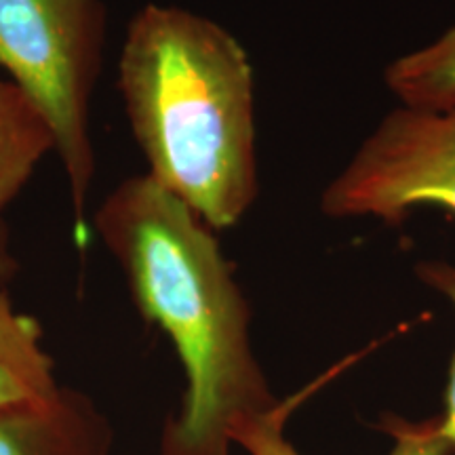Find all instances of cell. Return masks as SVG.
Returning <instances> with one entry per match:
<instances>
[{"instance_id":"obj_3","label":"cell","mask_w":455,"mask_h":455,"mask_svg":"<svg viewBox=\"0 0 455 455\" xmlns=\"http://www.w3.org/2000/svg\"><path fill=\"white\" fill-rule=\"evenodd\" d=\"M106 20L104 0H0V68L53 135L78 244L87 243L95 173L89 112L104 60Z\"/></svg>"},{"instance_id":"obj_1","label":"cell","mask_w":455,"mask_h":455,"mask_svg":"<svg viewBox=\"0 0 455 455\" xmlns=\"http://www.w3.org/2000/svg\"><path fill=\"white\" fill-rule=\"evenodd\" d=\"M140 315L173 341L186 375L161 455H230L232 430L281 398L251 344V310L215 230L150 175L121 181L93 218Z\"/></svg>"},{"instance_id":"obj_8","label":"cell","mask_w":455,"mask_h":455,"mask_svg":"<svg viewBox=\"0 0 455 455\" xmlns=\"http://www.w3.org/2000/svg\"><path fill=\"white\" fill-rule=\"evenodd\" d=\"M49 152L55 144L47 123L13 83L0 81V212L21 195Z\"/></svg>"},{"instance_id":"obj_5","label":"cell","mask_w":455,"mask_h":455,"mask_svg":"<svg viewBox=\"0 0 455 455\" xmlns=\"http://www.w3.org/2000/svg\"><path fill=\"white\" fill-rule=\"evenodd\" d=\"M112 443L95 403L64 386L38 405L0 409V455H110Z\"/></svg>"},{"instance_id":"obj_10","label":"cell","mask_w":455,"mask_h":455,"mask_svg":"<svg viewBox=\"0 0 455 455\" xmlns=\"http://www.w3.org/2000/svg\"><path fill=\"white\" fill-rule=\"evenodd\" d=\"M419 281L426 287L435 289L443 298H447L455 306V264L451 261H419L415 266ZM439 430L449 445L451 451H455V355L451 358V367H449V379H447V392H445V411L439 418Z\"/></svg>"},{"instance_id":"obj_6","label":"cell","mask_w":455,"mask_h":455,"mask_svg":"<svg viewBox=\"0 0 455 455\" xmlns=\"http://www.w3.org/2000/svg\"><path fill=\"white\" fill-rule=\"evenodd\" d=\"M338 373V369L329 371L325 378L316 379L295 392L289 398H283L272 411L244 419L232 430V445H238L247 455H301L287 436V424L291 413L306 398L315 395L329 378ZM386 435L392 439L388 455H451V445L443 439L439 430V418L409 419L401 415H384L379 422Z\"/></svg>"},{"instance_id":"obj_2","label":"cell","mask_w":455,"mask_h":455,"mask_svg":"<svg viewBox=\"0 0 455 455\" xmlns=\"http://www.w3.org/2000/svg\"><path fill=\"white\" fill-rule=\"evenodd\" d=\"M118 89L148 175L215 232L236 226L258 196L243 44L209 17L150 3L127 28Z\"/></svg>"},{"instance_id":"obj_4","label":"cell","mask_w":455,"mask_h":455,"mask_svg":"<svg viewBox=\"0 0 455 455\" xmlns=\"http://www.w3.org/2000/svg\"><path fill=\"white\" fill-rule=\"evenodd\" d=\"M418 207L455 213V104L386 114L321 196V212L335 220L398 224Z\"/></svg>"},{"instance_id":"obj_11","label":"cell","mask_w":455,"mask_h":455,"mask_svg":"<svg viewBox=\"0 0 455 455\" xmlns=\"http://www.w3.org/2000/svg\"><path fill=\"white\" fill-rule=\"evenodd\" d=\"M15 272H17V259L15 255L11 253L7 226H4L3 220H0V289H4V284L15 276Z\"/></svg>"},{"instance_id":"obj_7","label":"cell","mask_w":455,"mask_h":455,"mask_svg":"<svg viewBox=\"0 0 455 455\" xmlns=\"http://www.w3.org/2000/svg\"><path fill=\"white\" fill-rule=\"evenodd\" d=\"M53 358L43 348V329L15 310L0 289V409L38 405L60 392Z\"/></svg>"},{"instance_id":"obj_9","label":"cell","mask_w":455,"mask_h":455,"mask_svg":"<svg viewBox=\"0 0 455 455\" xmlns=\"http://www.w3.org/2000/svg\"><path fill=\"white\" fill-rule=\"evenodd\" d=\"M386 84L405 108L441 110L455 104V26L435 43L398 57L386 68Z\"/></svg>"}]
</instances>
